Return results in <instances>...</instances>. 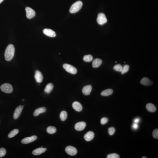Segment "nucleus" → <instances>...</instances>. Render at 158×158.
<instances>
[{"mask_svg": "<svg viewBox=\"0 0 158 158\" xmlns=\"http://www.w3.org/2000/svg\"><path fill=\"white\" fill-rule=\"evenodd\" d=\"M141 84L146 86H149L153 84V82L147 77H144L141 80Z\"/></svg>", "mask_w": 158, "mask_h": 158, "instance_id": "19", "label": "nucleus"}, {"mask_svg": "<svg viewBox=\"0 0 158 158\" xmlns=\"http://www.w3.org/2000/svg\"><path fill=\"white\" fill-rule=\"evenodd\" d=\"M83 3L81 1H78L74 3L71 7L70 12L71 13H75L78 12L82 8Z\"/></svg>", "mask_w": 158, "mask_h": 158, "instance_id": "2", "label": "nucleus"}, {"mask_svg": "<svg viewBox=\"0 0 158 158\" xmlns=\"http://www.w3.org/2000/svg\"><path fill=\"white\" fill-rule=\"evenodd\" d=\"M4 0H0V4L1 3V2H2V1H3Z\"/></svg>", "mask_w": 158, "mask_h": 158, "instance_id": "36", "label": "nucleus"}, {"mask_svg": "<svg viewBox=\"0 0 158 158\" xmlns=\"http://www.w3.org/2000/svg\"><path fill=\"white\" fill-rule=\"evenodd\" d=\"M6 153L5 149L3 147L0 148V157H2L5 155Z\"/></svg>", "mask_w": 158, "mask_h": 158, "instance_id": "29", "label": "nucleus"}, {"mask_svg": "<svg viewBox=\"0 0 158 158\" xmlns=\"http://www.w3.org/2000/svg\"><path fill=\"white\" fill-rule=\"evenodd\" d=\"M67 112L65 111H63L61 112L60 115V118L61 121H65L67 119Z\"/></svg>", "mask_w": 158, "mask_h": 158, "instance_id": "25", "label": "nucleus"}, {"mask_svg": "<svg viewBox=\"0 0 158 158\" xmlns=\"http://www.w3.org/2000/svg\"><path fill=\"white\" fill-rule=\"evenodd\" d=\"M0 89L3 92L10 94L13 91V89L11 85L9 84H4L1 86Z\"/></svg>", "mask_w": 158, "mask_h": 158, "instance_id": "4", "label": "nucleus"}, {"mask_svg": "<svg viewBox=\"0 0 158 158\" xmlns=\"http://www.w3.org/2000/svg\"><path fill=\"white\" fill-rule=\"evenodd\" d=\"M34 78L36 82L38 83H40L42 82L43 80V75L41 72L38 70H36V71L35 74L34 75Z\"/></svg>", "mask_w": 158, "mask_h": 158, "instance_id": "11", "label": "nucleus"}, {"mask_svg": "<svg viewBox=\"0 0 158 158\" xmlns=\"http://www.w3.org/2000/svg\"><path fill=\"white\" fill-rule=\"evenodd\" d=\"M113 93V91L111 89H108L104 90L101 93V95L103 96H108L112 95Z\"/></svg>", "mask_w": 158, "mask_h": 158, "instance_id": "21", "label": "nucleus"}, {"mask_svg": "<svg viewBox=\"0 0 158 158\" xmlns=\"http://www.w3.org/2000/svg\"><path fill=\"white\" fill-rule=\"evenodd\" d=\"M108 119L106 117H103L100 120V123L102 125H104L107 123L108 122Z\"/></svg>", "mask_w": 158, "mask_h": 158, "instance_id": "32", "label": "nucleus"}, {"mask_svg": "<svg viewBox=\"0 0 158 158\" xmlns=\"http://www.w3.org/2000/svg\"><path fill=\"white\" fill-rule=\"evenodd\" d=\"M122 66L121 64H117L114 66L113 69L116 71L121 72L122 70Z\"/></svg>", "mask_w": 158, "mask_h": 158, "instance_id": "27", "label": "nucleus"}, {"mask_svg": "<svg viewBox=\"0 0 158 158\" xmlns=\"http://www.w3.org/2000/svg\"><path fill=\"white\" fill-rule=\"evenodd\" d=\"M26 16L28 19H31L34 17L36 13L34 10L29 7H27L25 8Z\"/></svg>", "mask_w": 158, "mask_h": 158, "instance_id": "7", "label": "nucleus"}, {"mask_svg": "<svg viewBox=\"0 0 158 158\" xmlns=\"http://www.w3.org/2000/svg\"><path fill=\"white\" fill-rule=\"evenodd\" d=\"M46 108L45 107H41L37 108L34 111L33 113L34 116H37L41 113L46 112Z\"/></svg>", "mask_w": 158, "mask_h": 158, "instance_id": "17", "label": "nucleus"}, {"mask_svg": "<svg viewBox=\"0 0 158 158\" xmlns=\"http://www.w3.org/2000/svg\"><path fill=\"white\" fill-rule=\"evenodd\" d=\"M19 131L17 129H15L11 131L8 135L9 138H12L15 136L19 133Z\"/></svg>", "mask_w": 158, "mask_h": 158, "instance_id": "24", "label": "nucleus"}, {"mask_svg": "<svg viewBox=\"0 0 158 158\" xmlns=\"http://www.w3.org/2000/svg\"><path fill=\"white\" fill-rule=\"evenodd\" d=\"M142 158H147L146 157H143Z\"/></svg>", "mask_w": 158, "mask_h": 158, "instance_id": "37", "label": "nucleus"}, {"mask_svg": "<svg viewBox=\"0 0 158 158\" xmlns=\"http://www.w3.org/2000/svg\"><path fill=\"white\" fill-rule=\"evenodd\" d=\"M102 61L101 59L98 58H96L94 59L92 62L93 67L94 68L98 67L101 65Z\"/></svg>", "mask_w": 158, "mask_h": 158, "instance_id": "18", "label": "nucleus"}, {"mask_svg": "<svg viewBox=\"0 0 158 158\" xmlns=\"http://www.w3.org/2000/svg\"><path fill=\"white\" fill-rule=\"evenodd\" d=\"M120 156L116 153H112V154H109L107 156V158H119Z\"/></svg>", "mask_w": 158, "mask_h": 158, "instance_id": "30", "label": "nucleus"}, {"mask_svg": "<svg viewBox=\"0 0 158 158\" xmlns=\"http://www.w3.org/2000/svg\"><path fill=\"white\" fill-rule=\"evenodd\" d=\"M93 57L91 55H88L84 56L83 60L84 61L87 62H90L92 61Z\"/></svg>", "mask_w": 158, "mask_h": 158, "instance_id": "26", "label": "nucleus"}, {"mask_svg": "<svg viewBox=\"0 0 158 158\" xmlns=\"http://www.w3.org/2000/svg\"><path fill=\"white\" fill-rule=\"evenodd\" d=\"M94 137V132L92 131H89L87 132L84 135V138L85 141H89L92 140Z\"/></svg>", "mask_w": 158, "mask_h": 158, "instance_id": "14", "label": "nucleus"}, {"mask_svg": "<svg viewBox=\"0 0 158 158\" xmlns=\"http://www.w3.org/2000/svg\"><path fill=\"white\" fill-rule=\"evenodd\" d=\"M115 129L113 127H110L108 129V133H109V135L111 136L113 135L115 133Z\"/></svg>", "mask_w": 158, "mask_h": 158, "instance_id": "31", "label": "nucleus"}, {"mask_svg": "<svg viewBox=\"0 0 158 158\" xmlns=\"http://www.w3.org/2000/svg\"><path fill=\"white\" fill-rule=\"evenodd\" d=\"M37 137L36 136H33L30 137L24 138L23 139L21 142L24 144H27L32 142L37 139Z\"/></svg>", "mask_w": 158, "mask_h": 158, "instance_id": "9", "label": "nucleus"}, {"mask_svg": "<svg viewBox=\"0 0 158 158\" xmlns=\"http://www.w3.org/2000/svg\"><path fill=\"white\" fill-rule=\"evenodd\" d=\"M86 124L84 122H80L75 124L74 128L76 130L79 131H80L84 130L85 128Z\"/></svg>", "mask_w": 158, "mask_h": 158, "instance_id": "10", "label": "nucleus"}, {"mask_svg": "<svg viewBox=\"0 0 158 158\" xmlns=\"http://www.w3.org/2000/svg\"><path fill=\"white\" fill-rule=\"evenodd\" d=\"M46 130L48 133L50 134H52L56 132V129L54 126H50L47 128Z\"/></svg>", "mask_w": 158, "mask_h": 158, "instance_id": "23", "label": "nucleus"}, {"mask_svg": "<svg viewBox=\"0 0 158 158\" xmlns=\"http://www.w3.org/2000/svg\"><path fill=\"white\" fill-rule=\"evenodd\" d=\"M92 90V87L91 85H88L85 86L84 87L82 90L83 94L85 96L88 95L90 94Z\"/></svg>", "mask_w": 158, "mask_h": 158, "instance_id": "15", "label": "nucleus"}, {"mask_svg": "<svg viewBox=\"0 0 158 158\" xmlns=\"http://www.w3.org/2000/svg\"><path fill=\"white\" fill-rule=\"evenodd\" d=\"M146 108L147 110L151 112H155L156 110L155 106L151 103H149L147 104Z\"/></svg>", "mask_w": 158, "mask_h": 158, "instance_id": "20", "label": "nucleus"}, {"mask_svg": "<svg viewBox=\"0 0 158 158\" xmlns=\"http://www.w3.org/2000/svg\"><path fill=\"white\" fill-rule=\"evenodd\" d=\"M23 108V106L20 105L16 108L13 113V118L14 119H17L20 116Z\"/></svg>", "mask_w": 158, "mask_h": 158, "instance_id": "8", "label": "nucleus"}, {"mask_svg": "<svg viewBox=\"0 0 158 158\" xmlns=\"http://www.w3.org/2000/svg\"><path fill=\"white\" fill-rule=\"evenodd\" d=\"M72 106L73 109L77 112H81L82 110L83 109L82 105L79 102L77 101L74 102L72 104Z\"/></svg>", "mask_w": 158, "mask_h": 158, "instance_id": "13", "label": "nucleus"}, {"mask_svg": "<svg viewBox=\"0 0 158 158\" xmlns=\"http://www.w3.org/2000/svg\"><path fill=\"white\" fill-rule=\"evenodd\" d=\"M129 66L128 65H125L122 67V70L121 72L122 74H124L129 71Z\"/></svg>", "mask_w": 158, "mask_h": 158, "instance_id": "28", "label": "nucleus"}, {"mask_svg": "<svg viewBox=\"0 0 158 158\" xmlns=\"http://www.w3.org/2000/svg\"><path fill=\"white\" fill-rule=\"evenodd\" d=\"M65 151L70 155L73 156L77 153V150L75 147L72 146H68L66 147Z\"/></svg>", "mask_w": 158, "mask_h": 158, "instance_id": "6", "label": "nucleus"}, {"mask_svg": "<svg viewBox=\"0 0 158 158\" xmlns=\"http://www.w3.org/2000/svg\"><path fill=\"white\" fill-rule=\"evenodd\" d=\"M43 33L45 35L51 37H54L56 36L55 32L52 29L46 28L43 30Z\"/></svg>", "mask_w": 158, "mask_h": 158, "instance_id": "12", "label": "nucleus"}, {"mask_svg": "<svg viewBox=\"0 0 158 158\" xmlns=\"http://www.w3.org/2000/svg\"><path fill=\"white\" fill-rule=\"evenodd\" d=\"M15 49L14 46L12 44H10L7 46L4 53V57L6 61H10L14 57Z\"/></svg>", "mask_w": 158, "mask_h": 158, "instance_id": "1", "label": "nucleus"}, {"mask_svg": "<svg viewBox=\"0 0 158 158\" xmlns=\"http://www.w3.org/2000/svg\"><path fill=\"white\" fill-rule=\"evenodd\" d=\"M47 149L43 147H39L35 149L32 152V154L34 155H39L44 153L46 150Z\"/></svg>", "mask_w": 158, "mask_h": 158, "instance_id": "16", "label": "nucleus"}, {"mask_svg": "<svg viewBox=\"0 0 158 158\" xmlns=\"http://www.w3.org/2000/svg\"><path fill=\"white\" fill-rule=\"evenodd\" d=\"M153 135L154 137L156 138H158V129H156L153 131Z\"/></svg>", "mask_w": 158, "mask_h": 158, "instance_id": "33", "label": "nucleus"}, {"mask_svg": "<svg viewBox=\"0 0 158 158\" xmlns=\"http://www.w3.org/2000/svg\"><path fill=\"white\" fill-rule=\"evenodd\" d=\"M63 67L66 71L72 74H75L77 73V70L76 68L71 65L65 64L63 65Z\"/></svg>", "mask_w": 158, "mask_h": 158, "instance_id": "3", "label": "nucleus"}, {"mask_svg": "<svg viewBox=\"0 0 158 158\" xmlns=\"http://www.w3.org/2000/svg\"><path fill=\"white\" fill-rule=\"evenodd\" d=\"M97 21L99 25H103L107 22L106 16L103 13H100L98 15Z\"/></svg>", "mask_w": 158, "mask_h": 158, "instance_id": "5", "label": "nucleus"}, {"mask_svg": "<svg viewBox=\"0 0 158 158\" xmlns=\"http://www.w3.org/2000/svg\"><path fill=\"white\" fill-rule=\"evenodd\" d=\"M140 121V119L138 118H135L133 121L134 123H137L138 124Z\"/></svg>", "mask_w": 158, "mask_h": 158, "instance_id": "35", "label": "nucleus"}, {"mask_svg": "<svg viewBox=\"0 0 158 158\" xmlns=\"http://www.w3.org/2000/svg\"><path fill=\"white\" fill-rule=\"evenodd\" d=\"M53 85L52 83L48 84L46 87L44 89L45 92L47 94H49L53 89Z\"/></svg>", "mask_w": 158, "mask_h": 158, "instance_id": "22", "label": "nucleus"}, {"mask_svg": "<svg viewBox=\"0 0 158 158\" xmlns=\"http://www.w3.org/2000/svg\"><path fill=\"white\" fill-rule=\"evenodd\" d=\"M132 128L134 130H136L138 128V125L137 123H134L132 125Z\"/></svg>", "mask_w": 158, "mask_h": 158, "instance_id": "34", "label": "nucleus"}]
</instances>
